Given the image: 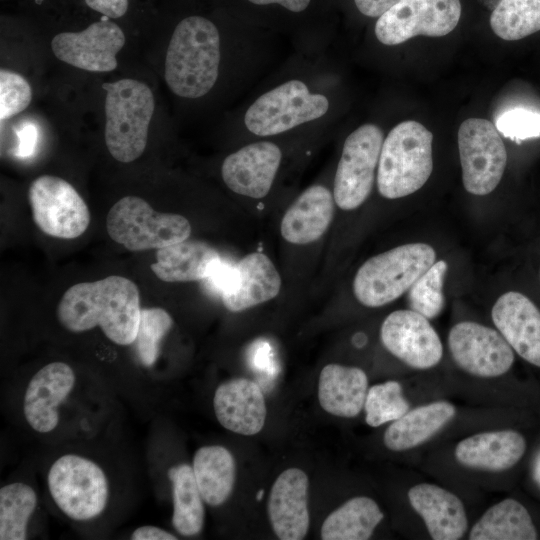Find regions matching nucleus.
I'll use <instances>...</instances> for the list:
<instances>
[{
	"label": "nucleus",
	"mask_w": 540,
	"mask_h": 540,
	"mask_svg": "<svg viewBox=\"0 0 540 540\" xmlns=\"http://www.w3.org/2000/svg\"><path fill=\"white\" fill-rule=\"evenodd\" d=\"M448 265L444 260L434 262L408 290L411 310L427 319L436 318L443 310V285Z\"/></svg>",
	"instance_id": "obj_34"
},
{
	"label": "nucleus",
	"mask_w": 540,
	"mask_h": 540,
	"mask_svg": "<svg viewBox=\"0 0 540 540\" xmlns=\"http://www.w3.org/2000/svg\"><path fill=\"white\" fill-rule=\"evenodd\" d=\"M384 515L378 504L366 496H357L331 512L321 527L323 540H367Z\"/></svg>",
	"instance_id": "obj_30"
},
{
	"label": "nucleus",
	"mask_w": 540,
	"mask_h": 540,
	"mask_svg": "<svg viewBox=\"0 0 540 540\" xmlns=\"http://www.w3.org/2000/svg\"><path fill=\"white\" fill-rule=\"evenodd\" d=\"M364 409L366 423L378 427L403 416L409 410V403L403 396L400 383L387 381L368 389Z\"/></svg>",
	"instance_id": "obj_35"
},
{
	"label": "nucleus",
	"mask_w": 540,
	"mask_h": 540,
	"mask_svg": "<svg viewBox=\"0 0 540 540\" xmlns=\"http://www.w3.org/2000/svg\"><path fill=\"white\" fill-rule=\"evenodd\" d=\"M493 32L507 41L525 38L540 30V0H502L492 11Z\"/></svg>",
	"instance_id": "obj_33"
},
{
	"label": "nucleus",
	"mask_w": 540,
	"mask_h": 540,
	"mask_svg": "<svg viewBox=\"0 0 540 540\" xmlns=\"http://www.w3.org/2000/svg\"><path fill=\"white\" fill-rule=\"evenodd\" d=\"M532 474L535 482L540 486V450L534 459Z\"/></svg>",
	"instance_id": "obj_45"
},
{
	"label": "nucleus",
	"mask_w": 540,
	"mask_h": 540,
	"mask_svg": "<svg viewBox=\"0 0 540 540\" xmlns=\"http://www.w3.org/2000/svg\"><path fill=\"white\" fill-rule=\"evenodd\" d=\"M380 338L395 357L415 369L436 366L443 355L441 340L429 319L413 310H397L383 321Z\"/></svg>",
	"instance_id": "obj_15"
},
{
	"label": "nucleus",
	"mask_w": 540,
	"mask_h": 540,
	"mask_svg": "<svg viewBox=\"0 0 540 540\" xmlns=\"http://www.w3.org/2000/svg\"><path fill=\"white\" fill-rule=\"evenodd\" d=\"M432 140V133L416 121H404L391 129L382 144L376 175L383 197L408 196L427 182L433 169Z\"/></svg>",
	"instance_id": "obj_3"
},
{
	"label": "nucleus",
	"mask_w": 540,
	"mask_h": 540,
	"mask_svg": "<svg viewBox=\"0 0 540 540\" xmlns=\"http://www.w3.org/2000/svg\"><path fill=\"white\" fill-rule=\"evenodd\" d=\"M110 238L130 251L160 249L189 238L191 225L182 215L160 213L142 198L125 196L109 210Z\"/></svg>",
	"instance_id": "obj_8"
},
{
	"label": "nucleus",
	"mask_w": 540,
	"mask_h": 540,
	"mask_svg": "<svg viewBox=\"0 0 540 540\" xmlns=\"http://www.w3.org/2000/svg\"><path fill=\"white\" fill-rule=\"evenodd\" d=\"M125 44L122 29L104 16L80 32H62L53 37L51 48L62 62L91 72H109L117 67V53Z\"/></svg>",
	"instance_id": "obj_14"
},
{
	"label": "nucleus",
	"mask_w": 540,
	"mask_h": 540,
	"mask_svg": "<svg viewBox=\"0 0 540 540\" xmlns=\"http://www.w3.org/2000/svg\"><path fill=\"white\" fill-rule=\"evenodd\" d=\"M213 409L221 426L241 435L260 432L267 415L261 388L246 378L221 383L214 393Z\"/></svg>",
	"instance_id": "obj_20"
},
{
	"label": "nucleus",
	"mask_w": 540,
	"mask_h": 540,
	"mask_svg": "<svg viewBox=\"0 0 540 540\" xmlns=\"http://www.w3.org/2000/svg\"><path fill=\"white\" fill-rule=\"evenodd\" d=\"M458 148L466 191L478 196L491 193L507 163L506 148L494 124L482 118L466 119L458 130Z\"/></svg>",
	"instance_id": "obj_10"
},
{
	"label": "nucleus",
	"mask_w": 540,
	"mask_h": 540,
	"mask_svg": "<svg viewBox=\"0 0 540 540\" xmlns=\"http://www.w3.org/2000/svg\"><path fill=\"white\" fill-rule=\"evenodd\" d=\"M233 287L221 295L227 310L241 312L275 298L281 288V277L272 261L263 253L253 252L236 264Z\"/></svg>",
	"instance_id": "obj_22"
},
{
	"label": "nucleus",
	"mask_w": 540,
	"mask_h": 540,
	"mask_svg": "<svg viewBox=\"0 0 540 540\" xmlns=\"http://www.w3.org/2000/svg\"><path fill=\"white\" fill-rule=\"evenodd\" d=\"M220 259L206 242L186 239L157 249L156 262L150 268L165 282L203 281Z\"/></svg>",
	"instance_id": "obj_26"
},
{
	"label": "nucleus",
	"mask_w": 540,
	"mask_h": 540,
	"mask_svg": "<svg viewBox=\"0 0 540 540\" xmlns=\"http://www.w3.org/2000/svg\"><path fill=\"white\" fill-rule=\"evenodd\" d=\"M236 279V266L222 260V258L213 266L209 276L205 279L209 288L219 293L220 296L228 292L234 285ZM203 280V281H205Z\"/></svg>",
	"instance_id": "obj_39"
},
{
	"label": "nucleus",
	"mask_w": 540,
	"mask_h": 540,
	"mask_svg": "<svg viewBox=\"0 0 540 540\" xmlns=\"http://www.w3.org/2000/svg\"><path fill=\"white\" fill-rule=\"evenodd\" d=\"M168 477L172 484L174 529L182 536L199 534L205 509L192 466L185 463L173 466L168 470Z\"/></svg>",
	"instance_id": "obj_31"
},
{
	"label": "nucleus",
	"mask_w": 540,
	"mask_h": 540,
	"mask_svg": "<svg viewBox=\"0 0 540 540\" xmlns=\"http://www.w3.org/2000/svg\"><path fill=\"white\" fill-rule=\"evenodd\" d=\"M492 320L512 349L540 367V310L525 295L502 294L492 308Z\"/></svg>",
	"instance_id": "obj_19"
},
{
	"label": "nucleus",
	"mask_w": 540,
	"mask_h": 540,
	"mask_svg": "<svg viewBox=\"0 0 540 540\" xmlns=\"http://www.w3.org/2000/svg\"><path fill=\"white\" fill-rule=\"evenodd\" d=\"M37 502L35 490L26 483L12 482L0 488V540L28 538V523Z\"/></svg>",
	"instance_id": "obj_32"
},
{
	"label": "nucleus",
	"mask_w": 540,
	"mask_h": 540,
	"mask_svg": "<svg viewBox=\"0 0 540 540\" xmlns=\"http://www.w3.org/2000/svg\"><path fill=\"white\" fill-rule=\"evenodd\" d=\"M140 314L137 285L117 275L71 286L57 306L58 321L66 330L80 333L99 326L110 341L122 346L135 342Z\"/></svg>",
	"instance_id": "obj_1"
},
{
	"label": "nucleus",
	"mask_w": 540,
	"mask_h": 540,
	"mask_svg": "<svg viewBox=\"0 0 540 540\" xmlns=\"http://www.w3.org/2000/svg\"><path fill=\"white\" fill-rule=\"evenodd\" d=\"M105 142L117 161L129 163L144 152L155 109L154 95L143 82L124 78L104 83Z\"/></svg>",
	"instance_id": "obj_4"
},
{
	"label": "nucleus",
	"mask_w": 540,
	"mask_h": 540,
	"mask_svg": "<svg viewBox=\"0 0 540 540\" xmlns=\"http://www.w3.org/2000/svg\"><path fill=\"white\" fill-rule=\"evenodd\" d=\"M193 473L203 500L219 506L230 497L236 480L232 453L220 445L200 447L193 457Z\"/></svg>",
	"instance_id": "obj_28"
},
{
	"label": "nucleus",
	"mask_w": 540,
	"mask_h": 540,
	"mask_svg": "<svg viewBox=\"0 0 540 540\" xmlns=\"http://www.w3.org/2000/svg\"><path fill=\"white\" fill-rule=\"evenodd\" d=\"M76 375L70 365L56 361L43 366L30 379L23 400L28 425L38 433L58 426L59 407L72 392Z\"/></svg>",
	"instance_id": "obj_17"
},
{
	"label": "nucleus",
	"mask_w": 540,
	"mask_h": 540,
	"mask_svg": "<svg viewBox=\"0 0 540 540\" xmlns=\"http://www.w3.org/2000/svg\"><path fill=\"white\" fill-rule=\"evenodd\" d=\"M221 61L220 34L215 24L202 16L182 19L171 36L164 77L177 96L196 99L214 87Z\"/></svg>",
	"instance_id": "obj_2"
},
{
	"label": "nucleus",
	"mask_w": 540,
	"mask_h": 540,
	"mask_svg": "<svg viewBox=\"0 0 540 540\" xmlns=\"http://www.w3.org/2000/svg\"><path fill=\"white\" fill-rule=\"evenodd\" d=\"M471 540H534L537 531L527 509L507 498L491 506L471 529Z\"/></svg>",
	"instance_id": "obj_29"
},
{
	"label": "nucleus",
	"mask_w": 540,
	"mask_h": 540,
	"mask_svg": "<svg viewBox=\"0 0 540 540\" xmlns=\"http://www.w3.org/2000/svg\"><path fill=\"white\" fill-rule=\"evenodd\" d=\"M32 99L28 81L20 74L0 70V118L8 119L25 110Z\"/></svg>",
	"instance_id": "obj_37"
},
{
	"label": "nucleus",
	"mask_w": 540,
	"mask_h": 540,
	"mask_svg": "<svg viewBox=\"0 0 540 540\" xmlns=\"http://www.w3.org/2000/svg\"><path fill=\"white\" fill-rule=\"evenodd\" d=\"M448 346L455 363L477 377L501 376L514 362L513 349L498 330L472 321L451 328Z\"/></svg>",
	"instance_id": "obj_13"
},
{
	"label": "nucleus",
	"mask_w": 540,
	"mask_h": 540,
	"mask_svg": "<svg viewBox=\"0 0 540 540\" xmlns=\"http://www.w3.org/2000/svg\"><path fill=\"white\" fill-rule=\"evenodd\" d=\"M495 127L504 137L516 142L540 137V113L526 108H513L497 117Z\"/></svg>",
	"instance_id": "obj_38"
},
{
	"label": "nucleus",
	"mask_w": 540,
	"mask_h": 540,
	"mask_svg": "<svg viewBox=\"0 0 540 540\" xmlns=\"http://www.w3.org/2000/svg\"><path fill=\"white\" fill-rule=\"evenodd\" d=\"M383 141L382 130L371 123L359 126L345 139L333 185L339 208L356 209L370 195Z\"/></svg>",
	"instance_id": "obj_9"
},
{
	"label": "nucleus",
	"mask_w": 540,
	"mask_h": 540,
	"mask_svg": "<svg viewBox=\"0 0 540 540\" xmlns=\"http://www.w3.org/2000/svg\"><path fill=\"white\" fill-rule=\"evenodd\" d=\"M16 135L18 141L15 154L21 158L33 155L38 138L36 126L32 123H25L17 129Z\"/></svg>",
	"instance_id": "obj_40"
},
{
	"label": "nucleus",
	"mask_w": 540,
	"mask_h": 540,
	"mask_svg": "<svg viewBox=\"0 0 540 540\" xmlns=\"http://www.w3.org/2000/svg\"><path fill=\"white\" fill-rule=\"evenodd\" d=\"M481 5L490 11H494L502 0H478Z\"/></svg>",
	"instance_id": "obj_46"
},
{
	"label": "nucleus",
	"mask_w": 540,
	"mask_h": 540,
	"mask_svg": "<svg viewBox=\"0 0 540 540\" xmlns=\"http://www.w3.org/2000/svg\"><path fill=\"white\" fill-rule=\"evenodd\" d=\"M456 415L454 405L436 401L408 410L386 429L383 441L392 451L412 449L439 432Z\"/></svg>",
	"instance_id": "obj_27"
},
{
	"label": "nucleus",
	"mask_w": 540,
	"mask_h": 540,
	"mask_svg": "<svg viewBox=\"0 0 540 540\" xmlns=\"http://www.w3.org/2000/svg\"><path fill=\"white\" fill-rule=\"evenodd\" d=\"M28 200L37 227L61 239L81 236L90 224V211L83 198L66 180L43 175L30 184Z\"/></svg>",
	"instance_id": "obj_11"
},
{
	"label": "nucleus",
	"mask_w": 540,
	"mask_h": 540,
	"mask_svg": "<svg viewBox=\"0 0 540 540\" xmlns=\"http://www.w3.org/2000/svg\"><path fill=\"white\" fill-rule=\"evenodd\" d=\"M460 16L459 0H400L378 18L375 36L388 46L418 35L441 37L455 29Z\"/></svg>",
	"instance_id": "obj_12"
},
{
	"label": "nucleus",
	"mask_w": 540,
	"mask_h": 540,
	"mask_svg": "<svg viewBox=\"0 0 540 540\" xmlns=\"http://www.w3.org/2000/svg\"><path fill=\"white\" fill-rule=\"evenodd\" d=\"M85 3L92 10L112 19L122 17L128 9V0H85Z\"/></svg>",
	"instance_id": "obj_41"
},
{
	"label": "nucleus",
	"mask_w": 540,
	"mask_h": 540,
	"mask_svg": "<svg viewBox=\"0 0 540 540\" xmlns=\"http://www.w3.org/2000/svg\"><path fill=\"white\" fill-rule=\"evenodd\" d=\"M173 320L163 308L150 307L141 309L136 343L140 362L151 367L155 364L162 339L172 328Z\"/></svg>",
	"instance_id": "obj_36"
},
{
	"label": "nucleus",
	"mask_w": 540,
	"mask_h": 540,
	"mask_svg": "<svg viewBox=\"0 0 540 540\" xmlns=\"http://www.w3.org/2000/svg\"><path fill=\"white\" fill-rule=\"evenodd\" d=\"M130 538L132 540H176L177 537L157 526L145 525L136 528Z\"/></svg>",
	"instance_id": "obj_43"
},
{
	"label": "nucleus",
	"mask_w": 540,
	"mask_h": 540,
	"mask_svg": "<svg viewBox=\"0 0 540 540\" xmlns=\"http://www.w3.org/2000/svg\"><path fill=\"white\" fill-rule=\"evenodd\" d=\"M526 450L524 437L514 430L478 433L461 440L455 447V458L463 466L504 471L513 467Z\"/></svg>",
	"instance_id": "obj_23"
},
{
	"label": "nucleus",
	"mask_w": 540,
	"mask_h": 540,
	"mask_svg": "<svg viewBox=\"0 0 540 540\" xmlns=\"http://www.w3.org/2000/svg\"><path fill=\"white\" fill-rule=\"evenodd\" d=\"M329 107L326 95L313 93L302 80L291 79L256 98L245 112L244 125L256 136H274L319 120Z\"/></svg>",
	"instance_id": "obj_6"
},
{
	"label": "nucleus",
	"mask_w": 540,
	"mask_h": 540,
	"mask_svg": "<svg viewBox=\"0 0 540 540\" xmlns=\"http://www.w3.org/2000/svg\"><path fill=\"white\" fill-rule=\"evenodd\" d=\"M47 484L56 506L68 518L88 521L100 516L109 500V482L93 460L65 454L51 465Z\"/></svg>",
	"instance_id": "obj_7"
},
{
	"label": "nucleus",
	"mask_w": 540,
	"mask_h": 540,
	"mask_svg": "<svg viewBox=\"0 0 540 540\" xmlns=\"http://www.w3.org/2000/svg\"><path fill=\"white\" fill-rule=\"evenodd\" d=\"M435 260V250L426 243L405 244L375 255L358 269L354 295L367 307L391 303L408 291Z\"/></svg>",
	"instance_id": "obj_5"
},
{
	"label": "nucleus",
	"mask_w": 540,
	"mask_h": 540,
	"mask_svg": "<svg viewBox=\"0 0 540 540\" xmlns=\"http://www.w3.org/2000/svg\"><path fill=\"white\" fill-rule=\"evenodd\" d=\"M281 160L282 152L275 143H250L224 159L222 179L234 193L260 199L269 193Z\"/></svg>",
	"instance_id": "obj_16"
},
{
	"label": "nucleus",
	"mask_w": 540,
	"mask_h": 540,
	"mask_svg": "<svg viewBox=\"0 0 540 540\" xmlns=\"http://www.w3.org/2000/svg\"><path fill=\"white\" fill-rule=\"evenodd\" d=\"M309 481L299 468L284 470L272 485L268 515L276 536L281 540H301L309 528Z\"/></svg>",
	"instance_id": "obj_18"
},
{
	"label": "nucleus",
	"mask_w": 540,
	"mask_h": 540,
	"mask_svg": "<svg viewBox=\"0 0 540 540\" xmlns=\"http://www.w3.org/2000/svg\"><path fill=\"white\" fill-rule=\"evenodd\" d=\"M368 391L366 373L358 367L326 365L319 376L318 399L329 414L351 418L364 408Z\"/></svg>",
	"instance_id": "obj_25"
},
{
	"label": "nucleus",
	"mask_w": 540,
	"mask_h": 540,
	"mask_svg": "<svg viewBox=\"0 0 540 540\" xmlns=\"http://www.w3.org/2000/svg\"><path fill=\"white\" fill-rule=\"evenodd\" d=\"M263 494H264V491L263 490H260L257 494V499H261L263 497Z\"/></svg>",
	"instance_id": "obj_47"
},
{
	"label": "nucleus",
	"mask_w": 540,
	"mask_h": 540,
	"mask_svg": "<svg viewBox=\"0 0 540 540\" xmlns=\"http://www.w3.org/2000/svg\"><path fill=\"white\" fill-rule=\"evenodd\" d=\"M400 0H354L357 9L365 16L380 17Z\"/></svg>",
	"instance_id": "obj_42"
},
{
	"label": "nucleus",
	"mask_w": 540,
	"mask_h": 540,
	"mask_svg": "<svg viewBox=\"0 0 540 540\" xmlns=\"http://www.w3.org/2000/svg\"><path fill=\"white\" fill-rule=\"evenodd\" d=\"M248 1L256 5L279 4L289 11L301 12L309 6L311 0H248Z\"/></svg>",
	"instance_id": "obj_44"
},
{
	"label": "nucleus",
	"mask_w": 540,
	"mask_h": 540,
	"mask_svg": "<svg viewBox=\"0 0 540 540\" xmlns=\"http://www.w3.org/2000/svg\"><path fill=\"white\" fill-rule=\"evenodd\" d=\"M412 508L421 516L434 540H457L468 528L462 501L450 491L428 483L413 486L408 491Z\"/></svg>",
	"instance_id": "obj_21"
},
{
	"label": "nucleus",
	"mask_w": 540,
	"mask_h": 540,
	"mask_svg": "<svg viewBox=\"0 0 540 540\" xmlns=\"http://www.w3.org/2000/svg\"><path fill=\"white\" fill-rule=\"evenodd\" d=\"M334 202L333 194L325 186L313 185L304 190L282 218V237L298 245L319 239L333 219Z\"/></svg>",
	"instance_id": "obj_24"
}]
</instances>
